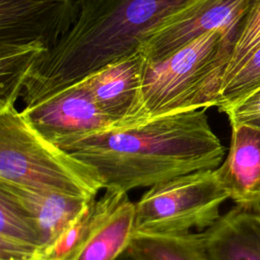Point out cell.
I'll return each mask as SVG.
<instances>
[{
    "instance_id": "6da1fadb",
    "label": "cell",
    "mask_w": 260,
    "mask_h": 260,
    "mask_svg": "<svg viewBox=\"0 0 260 260\" xmlns=\"http://www.w3.org/2000/svg\"><path fill=\"white\" fill-rule=\"evenodd\" d=\"M89 167L104 189L128 192L220 166L224 147L205 109L101 131L61 147Z\"/></svg>"
},
{
    "instance_id": "7a4b0ae2",
    "label": "cell",
    "mask_w": 260,
    "mask_h": 260,
    "mask_svg": "<svg viewBox=\"0 0 260 260\" xmlns=\"http://www.w3.org/2000/svg\"><path fill=\"white\" fill-rule=\"evenodd\" d=\"M199 0H80L75 24L28 76L25 106L138 51L158 28Z\"/></svg>"
},
{
    "instance_id": "3957f363",
    "label": "cell",
    "mask_w": 260,
    "mask_h": 260,
    "mask_svg": "<svg viewBox=\"0 0 260 260\" xmlns=\"http://www.w3.org/2000/svg\"><path fill=\"white\" fill-rule=\"evenodd\" d=\"M237 32L217 28L165 59L145 60L142 75L145 119L216 107Z\"/></svg>"
},
{
    "instance_id": "277c9868",
    "label": "cell",
    "mask_w": 260,
    "mask_h": 260,
    "mask_svg": "<svg viewBox=\"0 0 260 260\" xmlns=\"http://www.w3.org/2000/svg\"><path fill=\"white\" fill-rule=\"evenodd\" d=\"M0 185L85 200L104 189L89 167L44 138L14 105L0 109Z\"/></svg>"
},
{
    "instance_id": "5b68a950",
    "label": "cell",
    "mask_w": 260,
    "mask_h": 260,
    "mask_svg": "<svg viewBox=\"0 0 260 260\" xmlns=\"http://www.w3.org/2000/svg\"><path fill=\"white\" fill-rule=\"evenodd\" d=\"M229 199L215 169L181 175L150 187L134 203L133 235H175L205 231Z\"/></svg>"
},
{
    "instance_id": "8992f818",
    "label": "cell",
    "mask_w": 260,
    "mask_h": 260,
    "mask_svg": "<svg viewBox=\"0 0 260 260\" xmlns=\"http://www.w3.org/2000/svg\"><path fill=\"white\" fill-rule=\"evenodd\" d=\"M79 10L80 0H0V50L36 49L47 58L72 29Z\"/></svg>"
},
{
    "instance_id": "52a82bcc",
    "label": "cell",
    "mask_w": 260,
    "mask_h": 260,
    "mask_svg": "<svg viewBox=\"0 0 260 260\" xmlns=\"http://www.w3.org/2000/svg\"><path fill=\"white\" fill-rule=\"evenodd\" d=\"M20 112L38 133L59 147L118 128L98 106L83 80L25 106Z\"/></svg>"
},
{
    "instance_id": "ba28073f",
    "label": "cell",
    "mask_w": 260,
    "mask_h": 260,
    "mask_svg": "<svg viewBox=\"0 0 260 260\" xmlns=\"http://www.w3.org/2000/svg\"><path fill=\"white\" fill-rule=\"evenodd\" d=\"M252 0H199L153 32L140 47L146 61H157L217 28L239 30Z\"/></svg>"
},
{
    "instance_id": "9c48e42d",
    "label": "cell",
    "mask_w": 260,
    "mask_h": 260,
    "mask_svg": "<svg viewBox=\"0 0 260 260\" xmlns=\"http://www.w3.org/2000/svg\"><path fill=\"white\" fill-rule=\"evenodd\" d=\"M144 64L145 58L138 50L82 79L98 106L118 128L147 121L142 102Z\"/></svg>"
},
{
    "instance_id": "30bf717a",
    "label": "cell",
    "mask_w": 260,
    "mask_h": 260,
    "mask_svg": "<svg viewBox=\"0 0 260 260\" xmlns=\"http://www.w3.org/2000/svg\"><path fill=\"white\" fill-rule=\"evenodd\" d=\"M216 177L237 204L260 205V130L232 127L231 145Z\"/></svg>"
},
{
    "instance_id": "8fae6325",
    "label": "cell",
    "mask_w": 260,
    "mask_h": 260,
    "mask_svg": "<svg viewBox=\"0 0 260 260\" xmlns=\"http://www.w3.org/2000/svg\"><path fill=\"white\" fill-rule=\"evenodd\" d=\"M202 236L208 260H260V205L237 204Z\"/></svg>"
},
{
    "instance_id": "7c38bea8",
    "label": "cell",
    "mask_w": 260,
    "mask_h": 260,
    "mask_svg": "<svg viewBox=\"0 0 260 260\" xmlns=\"http://www.w3.org/2000/svg\"><path fill=\"white\" fill-rule=\"evenodd\" d=\"M0 189L16 199L31 215L43 247L57 239L79 216L89 201L56 192L7 185H0Z\"/></svg>"
},
{
    "instance_id": "4fadbf2b",
    "label": "cell",
    "mask_w": 260,
    "mask_h": 260,
    "mask_svg": "<svg viewBox=\"0 0 260 260\" xmlns=\"http://www.w3.org/2000/svg\"><path fill=\"white\" fill-rule=\"evenodd\" d=\"M126 198V192L106 189L101 197L88 201L79 216L57 239L27 260H75L90 236Z\"/></svg>"
},
{
    "instance_id": "5bb4252c",
    "label": "cell",
    "mask_w": 260,
    "mask_h": 260,
    "mask_svg": "<svg viewBox=\"0 0 260 260\" xmlns=\"http://www.w3.org/2000/svg\"><path fill=\"white\" fill-rule=\"evenodd\" d=\"M42 247L31 215L16 199L0 189V260H27Z\"/></svg>"
},
{
    "instance_id": "9a60e30c",
    "label": "cell",
    "mask_w": 260,
    "mask_h": 260,
    "mask_svg": "<svg viewBox=\"0 0 260 260\" xmlns=\"http://www.w3.org/2000/svg\"><path fill=\"white\" fill-rule=\"evenodd\" d=\"M134 203L126 198L86 241L75 260H118L133 236Z\"/></svg>"
},
{
    "instance_id": "2e32d148",
    "label": "cell",
    "mask_w": 260,
    "mask_h": 260,
    "mask_svg": "<svg viewBox=\"0 0 260 260\" xmlns=\"http://www.w3.org/2000/svg\"><path fill=\"white\" fill-rule=\"evenodd\" d=\"M125 253L132 260H208L202 232L133 235Z\"/></svg>"
},
{
    "instance_id": "e0dca14e",
    "label": "cell",
    "mask_w": 260,
    "mask_h": 260,
    "mask_svg": "<svg viewBox=\"0 0 260 260\" xmlns=\"http://www.w3.org/2000/svg\"><path fill=\"white\" fill-rule=\"evenodd\" d=\"M260 87V45L221 83L216 107L222 112Z\"/></svg>"
},
{
    "instance_id": "ac0fdd59",
    "label": "cell",
    "mask_w": 260,
    "mask_h": 260,
    "mask_svg": "<svg viewBox=\"0 0 260 260\" xmlns=\"http://www.w3.org/2000/svg\"><path fill=\"white\" fill-rule=\"evenodd\" d=\"M260 45V0H252L234 40L223 78L231 75L244 59Z\"/></svg>"
},
{
    "instance_id": "d6986e66",
    "label": "cell",
    "mask_w": 260,
    "mask_h": 260,
    "mask_svg": "<svg viewBox=\"0 0 260 260\" xmlns=\"http://www.w3.org/2000/svg\"><path fill=\"white\" fill-rule=\"evenodd\" d=\"M232 127L247 126L260 130V87L222 111Z\"/></svg>"
},
{
    "instance_id": "ffe728a7",
    "label": "cell",
    "mask_w": 260,
    "mask_h": 260,
    "mask_svg": "<svg viewBox=\"0 0 260 260\" xmlns=\"http://www.w3.org/2000/svg\"><path fill=\"white\" fill-rule=\"evenodd\" d=\"M125 254H126V253H125ZM126 255H127V254H126ZM128 258H129V257H128ZM129 260H132V259H131V258H129Z\"/></svg>"
}]
</instances>
